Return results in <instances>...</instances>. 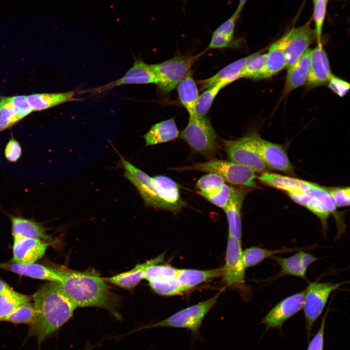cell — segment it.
I'll use <instances>...</instances> for the list:
<instances>
[{
    "mask_svg": "<svg viewBox=\"0 0 350 350\" xmlns=\"http://www.w3.org/2000/svg\"><path fill=\"white\" fill-rule=\"evenodd\" d=\"M32 299L35 314L28 335L35 337L40 344L67 322L76 308L56 282L41 286Z\"/></svg>",
    "mask_w": 350,
    "mask_h": 350,
    "instance_id": "6da1fadb",
    "label": "cell"
},
{
    "mask_svg": "<svg viewBox=\"0 0 350 350\" xmlns=\"http://www.w3.org/2000/svg\"><path fill=\"white\" fill-rule=\"evenodd\" d=\"M58 284L76 308L96 307L115 313L117 299L97 273L58 269Z\"/></svg>",
    "mask_w": 350,
    "mask_h": 350,
    "instance_id": "7a4b0ae2",
    "label": "cell"
},
{
    "mask_svg": "<svg viewBox=\"0 0 350 350\" xmlns=\"http://www.w3.org/2000/svg\"><path fill=\"white\" fill-rule=\"evenodd\" d=\"M223 290L210 298L178 311L167 318L153 324L144 325L132 332L146 329L159 327L185 329L191 332L192 343L196 339L201 340L199 330L209 312L216 304Z\"/></svg>",
    "mask_w": 350,
    "mask_h": 350,
    "instance_id": "3957f363",
    "label": "cell"
},
{
    "mask_svg": "<svg viewBox=\"0 0 350 350\" xmlns=\"http://www.w3.org/2000/svg\"><path fill=\"white\" fill-rule=\"evenodd\" d=\"M176 171L194 170L212 173L220 176L225 181L234 185L249 188L257 187L256 172L250 168L231 160L212 159L192 165L172 168Z\"/></svg>",
    "mask_w": 350,
    "mask_h": 350,
    "instance_id": "277c9868",
    "label": "cell"
},
{
    "mask_svg": "<svg viewBox=\"0 0 350 350\" xmlns=\"http://www.w3.org/2000/svg\"><path fill=\"white\" fill-rule=\"evenodd\" d=\"M180 137L194 151L207 158H213L218 151L219 143L216 133L206 116H190Z\"/></svg>",
    "mask_w": 350,
    "mask_h": 350,
    "instance_id": "5b68a950",
    "label": "cell"
},
{
    "mask_svg": "<svg viewBox=\"0 0 350 350\" xmlns=\"http://www.w3.org/2000/svg\"><path fill=\"white\" fill-rule=\"evenodd\" d=\"M205 52L194 55L177 54L165 61L150 65L157 77V84L160 91L165 94L172 91Z\"/></svg>",
    "mask_w": 350,
    "mask_h": 350,
    "instance_id": "8992f818",
    "label": "cell"
},
{
    "mask_svg": "<svg viewBox=\"0 0 350 350\" xmlns=\"http://www.w3.org/2000/svg\"><path fill=\"white\" fill-rule=\"evenodd\" d=\"M259 135L252 132L235 140H224L223 145L231 161L245 165L256 173H264L267 167L259 152L257 139Z\"/></svg>",
    "mask_w": 350,
    "mask_h": 350,
    "instance_id": "52a82bcc",
    "label": "cell"
},
{
    "mask_svg": "<svg viewBox=\"0 0 350 350\" xmlns=\"http://www.w3.org/2000/svg\"><path fill=\"white\" fill-rule=\"evenodd\" d=\"M242 253L241 240L228 235L222 277L227 286L237 291L245 298L248 299L250 290L245 281L246 269L243 263Z\"/></svg>",
    "mask_w": 350,
    "mask_h": 350,
    "instance_id": "ba28073f",
    "label": "cell"
},
{
    "mask_svg": "<svg viewBox=\"0 0 350 350\" xmlns=\"http://www.w3.org/2000/svg\"><path fill=\"white\" fill-rule=\"evenodd\" d=\"M342 283L314 282L306 289L303 307L308 335L315 321L321 314L331 294Z\"/></svg>",
    "mask_w": 350,
    "mask_h": 350,
    "instance_id": "9c48e42d",
    "label": "cell"
},
{
    "mask_svg": "<svg viewBox=\"0 0 350 350\" xmlns=\"http://www.w3.org/2000/svg\"><path fill=\"white\" fill-rule=\"evenodd\" d=\"M121 160L125 169L124 176L136 188L145 204L156 209L164 210V207L155 188L153 178L123 157Z\"/></svg>",
    "mask_w": 350,
    "mask_h": 350,
    "instance_id": "30bf717a",
    "label": "cell"
},
{
    "mask_svg": "<svg viewBox=\"0 0 350 350\" xmlns=\"http://www.w3.org/2000/svg\"><path fill=\"white\" fill-rule=\"evenodd\" d=\"M285 36L284 54L286 68L297 61L309 49L313 42L315 32L309 24L291 29Z\"/></svg>",
    "mask_w": 350,
    "mask_h": 350,
    "instance_id": "8fae6325",
    "label": "cell"
},
{
    "mask_svg": "<svg viewBox=\"0 0 350 350\" xmlns=\"http://www.w3.org/2000/svg\"><path fill=\"white\" fill-rule=\"evenodd\" d=\"M305 290L291 295L277 303L263 318L267 329L280 328L303 307Z\"/></svg>",
    "mask_w": 350,
    "mask_h": 350,
    "instance_id": "7c38bea8",
    "label": "cell"
},
{
    "mask_svg": "<svg viewBox=\"0 0 350 350\" xmlns=\"http://www.w3.org/2000/svg\"><path fill=\"white\" fill-rule=\"evenodd\" d=\"M259 154L267 168L290 175L294 174L293 167L283 147L262 139H257Z\"/></svg>",
    "mask_w": 350,
    "mask_h": 350,
    "instance_id": "4fadbf2b",
    "label": "cell"
},
{
    "mask_svg": "<svg viewBox=\"0 0 350 350\" xmlns=\"http://www.w3.org/2000/svg\"><path fill=\"white\" fill-rule=\"evenodd\" d=\"M50 243L41 239L14 238L12 262L34 263L44 255Z\"/></svg>",
    "mask_w": 350,
    "mask_h": 350,
    "instance_id": "5bb4252c",
    "label": "cell"
},
{
    "mask_svg": "<svg viewBox=\"0 0 350 350\" xmlns=\"http://www.w3.org/2000/svg\"><path fill=\"white\" fill-rule=\"evenodd\" d=\"M328 56L322 44L311 50L310 66L306 85L315 87L327 84L331 75Z\"/></svg>",
    "mask_w": 350,
    "mask_h": 350,
    "instance_id": "9a60e30c",
    "label": "cell"
},
{
    "mask_svg": "<svg viewBox=\"0 0 350 350\" xmlns=\"http://www.w3.org/2000/svg\"><path fill=\"white\" fill-rule=\"evenodd\" d=\"M0 269L33 279L59 282L60 273L58 269H52L38 263H20L10 261L0 262Z\"/></svg>",
    "mask_w": 350,
    "mask_h": 350,
    "instance_id": "2e32d148",
    "label": "cell"
},
{
    "mask_svg": "<svg viewBox=\"0 0 350 350\" xmlns=\"http://www.w3.org/2000/svg\"><path fill=\"white\" fill-rule=\"evenodd\" d=\"M155 188L162 202L164 210L176 213L184 206L177 184L170 178L165 175H157L153 178Z\"/></svg>",
    "mask_w": 350,
    "mask_h": 350,
    "instance_id": "e0dca14e",
    "label": "cell"
},
{
    "mask_svg": "<svg viewBox=\"0 0 350 350\" xmlns=\"http://www.w3.org/2000/svg\"><path fill=\"white\" fill-rule=\"evenodd\" d=\"M157 83V77L150 65L145 63L141 59H135L132 67L123 77L103 87L101 89H108L126 84Z\"/></svg>",
    "mask_w": 350,
    "mask_h": 350,
    "instance_id": "ac0fdd59",
    "label": "cell"
},
{
    "mask_svg": "<svg viewBox=\"0 0 350 350\" xmlns=\"http://www.w3.org/2000/svg\"><path fill=\"white\" fill-rule=\"evenodd\" d=\"M10 219L13 239H37L51 241L52 238L41 223L20 216H11Z\"/></svg>",
    "mask_w": 350,
    "mask_h": 350,
    "instance_id": "d6986e66",
    "label": "cell"
},
{
    "mask_svg": "<svg viewBox=\"0 0 350 350\" xmlns=\"http://www.w3.org/2000/svg\"><path fill=\"white\" fill-rule=\"evenodd\" d=\"M164 256L165 253H162L155 258L136 265L129 271L107 278L105 280L123 288H134L144 279L146 268L150 265L161 262Z\"/></svg>",
    "mask_w": 350,
    "mask_h": 350,
    "instance_id": "ffe728a7",
    "label": "cell"
},
{
    "mask_svg": "<svg viewBox=\"0 0 350 350\" xmlns=\"http://www.w3.org/2000/svg\"><path fill=\"white\" fill-rule=\"evenodd\" d=\"M311 50L309 49L297 61L288 68L284 95L306 84L310 70Z\"/></svg>",
    "mask_w": 350,
    "mask_h": 350,
    "instance_id": "44dd1931",
    "label": "cell"
},
{
    "mask_svg": "<svg viewBox=\"0 0 350 350\" xmlns=\"http://www.w3.org/2000/svg\"><path fill=\"white\" fill-rule=\"evenodd\" d=\"M245 194V190L236 189L223 209L228 219V235L239 240H241L242 234L241 209Z\"/></svg>",
    "mask_w": 350,
    "mask_h": 350,
    "instance_id": "7402d4cb",
    "label": "cell"
},
{
    "mask_svg": "<svg viewBox=\"0 0 350 350\" xmlns=\"http://www.w3.org/2000/svg\"><path fill=\"white\" fill-rule=\"evenodd\" d=\"M259 180L268 186L286 192H307L310 183L307 181L275 173L265 172L258 177Z\"/></svg>",
    "mask_w": 350,
    "mask_h": 350,
    "instance_id": "603a6c76",
    "label": "cell"
},
{
    "mask_svg": "<svg viewBox=\"0 0 350 350\" xmlns=\"http://www.w3.org/2000/svg\"><path fill=\"white\" fill-rule=\"evenodd\" d=\"M251 54L239 59L225 67L215 75L198 81L201 89L209 88L219 83L226 86L240 78L241 71Z\"/></svg>",
    "mask_w": 350,
    "mask_h": 350,
    "instance_id": "cb8c5ba5",
    "label": "cell"
},
{
    "mask_svg": "<svg viewBox=\"0 0 350 350\" xmlns=\"http://www.w3.org/2000/svg\"><path fill=\"white\" fill-rule=\"evenodd\" d=\"M179 137L174 118L161 121L153 125L144 135L146 145L150 146L168 142Z\"/></svg>",
    "mask_w": 350,
    "mask_h": 350,
    "instance_id": "d4e9b609",
    "label": "cell"
},
{
    "mask_svg": "<svg viewBox=\"0 0 350 350\" xmlns=\"http://www.w3.org/2000/svg\"><path fill=\"white\" fill-rule=\"evenodd\" d=\"M73 91L52 93H35L27 96L28 102L33 110L48 109L60 104L76 100Z\"/></svg>",
    "mask_w": 350,
    "mask_h": 350,
    "instance_id": "484cf974",
    "label": "cell"
},
{
    "mask_svg": "<svg viewBox=\"0 0 350 350\" xmlns=\"http://www.w3.org/2000/svg\"><path fill=\"white\" fill-rule=\"evenodd\" d=\"M223 267L206 270L178 269L177 279L186 291L209 280L222 276Z\"/></svg>",
    "mask_w": 350,
    "mask_h": 350,
    "instance_id": "4316f807",
    "label": "cell"
},
{
    "mask_svg": "<svg viewBox=\"0 0 350 350\" xmlns=\"http://www.w3.org/2000/svg\"><path fill=\"white\" fill-rule=\"evenodd\" d=\"M177 89L180 103L187 110L190 116L194 115L199 91L191 70L178 84Z\"/></svg>",
    "mask_w": 350,
    "mask_h": 350,
    "instance_id": "83f0119b",
    "label": "cell"
},
{
    "mask_svg": "<svg viewBox=\"0 0 350 350\" xmlns=\"http://www.w3.org/2000/svg\"><path fill=\"white\" fill-rule=\"evenodd\" d=\"M285 40V36L283 35L269 48L267 53L264 78L271 77L286 68Z\"/></svg>",
    "mask_w": 350,
    "mask_h": 350,
    "instance_id": "f1b7e54d",
    "label": "cell"
},
{
    "mask_svg": "<svg viewBox=\"0 0 350 350\" xmlns=\"http://www.w3.org/2000/svg\"><path fill=\"white\" fill-rule=\"evenodd\" d=\"M238 16L235 14L221 24L213 32L207 50L213 49H223L231 45L235 23Z\"/></svg>",
    "mask_w": 350,
    "mask_h": 350,
    "instance_id": "f546056e",
    "label": "cell"
},
{
    "mask_svg": "<svg viewBox=\"0 0 350 350\" xmlns=\"http://www.w3.org/2000/svg\"><path fill=\"white\" fill-rule=\"evenodd\" d=\"M280 267L281 271L278 276L292 275L303 279L306 278V271L301 261V251L288 258H282L275 255L271 257Z\"/></svg>",
    "mask_w": 350,
    "mask_h": 350,
    "instance_id": "4dcf8cb0",
    "label": "cell"
},
{
    "mask_svg": "<svg viewBox=\"0 0 350 350\" xmlns=\"http://www.w3.org/2000/svg\"><path fill=\"white\" fill-rule=\"evenodd\" d=\"M262 52L259 51L251 54L241 71L240 78L255 80L264 78L267 53L262 54Z\"/></svg>",
    "mask_w": 350,
    "mask_h": 350,
    "instance_id": "1f68e13d",
    "label": "cell"
},
{
    "mask_svg": "<svg viewBox=\"0 0 350 350\" xmlns=\"http://www.w3.org/2000/svg\"><path fill=\"white\" fill-rule=\"evenodd\" d=\"M295 249L280 248L276 250L264 249L257 246H252L243 251L242 258L245 269L255 266L264 260L271 258L277 254L292 251Z\"/></svg>",
    "mask_w": 350,
    "mask_h": 350,
    "instance_id": "d6a6232c",
    "label": "cell"
},
{
    "mask_svg": "<svg viewBox=\"0 0 350 350\" xmlns=\"http://www.w3.org/2000/svg\"><path fill=\"white\" fill-rule=\"evenodd\" d=\"M32 299V297L18 293L13 290L0 293V321H2L19 305Z\"/></svg>",
    "mask_w": 350,
    "mask_h": 350,
    "instance_id": "836d02e7",
    "label": "cell"
},
{
    "mask_svg": "<svg viewBox=\"0 0 350 350\" xmlns=\"http://www.w3.org/2000/svg\"><path fill=\"white\" fill-rule=\"evenodd\" d=\"M35 314V311L34 304L29 301L19 305L2 321L14 324L31 325L34 320Z\"/></svg>",
    "mask_w": 350,
    "mask_h": 350,
    "instance_id": "e575fe53",
    "label": "cell"
},
{
    "mask_svg": "<svg viewBox=\"0 0 350 350\" xmlns=\"http://www.w3.org/2000/svg\"><path fill=\"white\" fill-rule=\"evenodd\" d=\"M156 293L162 296H171L186 291L177 278L148 281Z\"/></svg>",
    "mask_w": 350,
    "mask_h": 350,
    "instance_id": "d590c367",
    "label": "cell"
},
{
    "mask_svg": "<svg viewBox=\"0 0 350 350\" xmlns=\"http://www.w3.org/2000/svg\"><path fill=\"white\" fill-rule=\"evenodd\" d=\"M226 85L222 83L207 88L197 99L194 114L199 116H205L210 109L212 104L220 90Z\"/></svg>",
    "mask_w": 350,
    "mask_h": 350,
    "instance_id": "8d00e7d4",
    "label": "cell"
},
{
    "mask_svg": "<svg viewBox=\"0 0 350 350\" xmlns=\"http://www.w3.org/2000/svg\"><path fill=\"white\" fill-rule=\"evenodd\" d=\"M225 182L220 176L209 173L199 178L196 183V187L199 190L200 195L204 196L218 191Z\"/></svg>",
    "mask_w": 350,
    "mask_h": 350,
    "instance_id": "74e56055",
    "label": "cell"
},
{
    "mask_svg": "<svg viewBox=\"0 0 350 350\" xmlns=\"http://www.w3.org/2000/svg\"><path fill=\"white\" fill-rule=\"evenodd\" d=\"M18 122L10 97L0 96V133Z\"/></svg>",
    "mask_w": 350,
    "mask_h": 350,
    "instance_id": "f35d334b",
    "label": "cell"
},
{
    "mask_svg": "<svg viewBox=\"0 0 350 350\" xmlns=\"http://www.w3.org/2000/svg\"><path fill=\"white\" fill-rule=\"evenodd\" d=\"M178 269L167 265L155 264L146 269L145 278L148 281L176 278Z\"/></svg>",
    "mask_w": 350,
    "mask_h": 350,
    "instance_id": "ab89813d",
    "label": "cell"
},
{
    "mask_svg": "<svg viewBox=\"0 0 350 350\" xmlns=\"http://www.w3.org/2000/svg\"><path fill=\"white\" fill-rule=\"evenodd\" d=\"M307 193L319 201L330 213L335 210V202L326 188L311 182Z\"/></svg>",
    "mask_w": 350,
    "mask_h": 350,
    "instance_id": "60d3db41",
    "label": "cell"
},
{
    "mask_svg": "<svg viewBox=\"0 0 350 350\" xmlns=\"http://www.w3.org/2000/svg\"><path fill=\"white\" fill-rule=\"evenodd\" d=\"M235 190V188L224 183L216 192L203 197L216 206L223 210L226 207Z\"/></svg>",
    "mask_w": 350,
    "mask_h": 350,
    "instance_id": "b9f144b4",
    "label": "cell"
},
{
    "mask_svg": "<svg viewBox=\"0 0 350 350\" xmlns=\"http://www.w3.org/2000/svg\"><path fill=\"white\" fill-rule=\"evenodd\" d=\"M9 97L18 122L34 111L28 102L27 96L16 95Z\"/></svg>",
    "mask_w": 350,
    "mask_h": 350,
    "instance_id": "7bdbcfd3",
    "label": "cell"
},
{
    "mask_svg": "<svg viewBox=\"0 0 350 350\" xmlns=\"http://www.w3.org/2000/svg\"><path fill=\"white\" fill-rule=\"evenodd\" d=\"M328 0H315L314 17L315 25V35L317 45H321V35Z\"/></svg>",
    "mask_w": 350,
    "mask_h": 350,
    "instance_id": "ee69618b",
    "label": "cell"
},
{
    "mask_svg": "<svg viewBox=\"0 0 350 350\" xmlns=\"http://www.w3.org/2000/svg\"><path fill=\"white\" fill-rule=\"evenodd\" d=\"M338 207L350 205V190L348 187H332L326 188Z\"/></svg>",
    "mask_w": 350,
    "mask_h": 350,
    "instance_id": "f6af8a7d",
    "label": "cell"
},
{
    "mask_svg": "<svg viewBox=\"0 0 350 350\" xmlns=\"http://www.w3.org/2000/svg\"><path fill=\"white\" fill-rule=\"evenodd\" d=\"M4 154L6 160L12 163L17 162L21 156V146L12 134L5 147Z\"/></svg>",
    "mask_w": 350,
    "mask_h": 350,
    "instance_id": "bcb514c9",
    "label": "cell"
},
{
    "mask_svg": "<svg viewBox=\"0 0 350 350\" xmlns=\"http://www.w3.org/2000/svg\"><path fill=\"white\" fill-rule=\"evenodd\" d=\"M305 207L318 217L325 229L327 219L331 213L319 201L313 197Z\"/></svg>",
    "mask_w": 350,
    "mask_h": 350,
    "instance_id": "7dc6e473",
    "label": "cell"
},
{
    "mask_svg": "<svg viewBox=\"0 0 350 350\" xmlns=\"http://www.w3.org/2000/svg\"><path fill=\"white\" fill-rule=\"evenodd\" d=\"M330 89L340 97H344L350 89V84L347 81L332 74L328 82Z\"/></svg>",
    "mask_w": 350,
    "mask_h": 350,
    "instance_id": "c3c4849f",
    "label": "cell"
},
{
    "mask_svg": "<svg viewBox=\"0 0 350 350\" xmlns=\"http://www.w3.org/2000/svg\"><path fill=\"white\" fill-rule=\"evenodd\" d=\"M327 313L322 318L320 327L311 340L307 350H324L325 325Z\"/></svg>",
    "mask_w": 350,
    "mask_h": 350,
    "instance_id": "681fc988",
    "label": "cell"
},
{
    "mask_svg": "<svg viewBox=\"0 0 350 350\" xmlns=\"http://www.w3.org/2000/svg\"><path fill=\"white\" fill-rule=\"evenodd\" d=\"M288 195L296 203L305 207L312 199L311 196L306 192H287Z\"/></svg>",
    "mask_w": 350,
    "mask_h": 350,
    "instance_id": "f907efd6",
    "label": "cell"
},
{
    "mask_svg": "<svg viewBox=\"0 0 350 350\" xmlns=\"http://www.w3.org/2000/svg\"><path fill=\"white\" fill-rule=\"evenodd\" d=\"M301 253L303 266L304 269L307 271L308 267L314 262L317 260V258L308 253L301 251Z\"/></svg>",
    "mask_w": 350,
    "mask_h": 350,
    "instance_id": "816d5d0a",
    "label": "cell"
},
{
    "mask_svg": "<svg viewBox=\"0 0 350 350\" xmlns=\"http://www.w3.org/2000/svg\"><path fill=\"white\" fill-rule=\"evenodd\" d=\"M12 290L13 289L7 283L0 279V293L8 292Z\"/></svg>",
    "mask_w": 350,
    "mask_h": 350,
    "instance_id": "f5cc1de1",
    "label": "cell"
},
{
    "mask_svg": "<svg viewBox=\"0 0 350 350\" xmlns=\"http://www.w3.org/2000/svg\"><path fill=\"white\" fill-rule=\"evenodd\" d=\"M247 0H239V5L237 7V10L234 12V13L238 17L239 16L240 13Z\"/></svg>",
    "mask_w": 350,
    "mask_h": 350,
    "instance_id": "db71d44e",
    "label": "cell"
},
{
    "mask_svg": "<svg viewBox=\"0 0 350 350\" xmlns=\"http://www.w3.org/2000/svg\"><path fill=\"white\" fill-rule=\"evenodd\" d=\"M91 350V346H87L86 348V349L85 350Z\"/></svg>",
    "mask_w": 350,
    "mask_h": 350,
    "instance_id": "11a10c76",
    "label": "cell"
},
{
    "mask_svg": "<svg viewBox=\"0 0 350 350\" xmlns=\"http://www.w3.org/2000/svg\"><path fill=\"white\" fill-rule=\"evenodd\" d=\"M315 0H314V1H315Z\"/></svg>",
    "mask_w": 350,
    "mask_h": 350,
    "instance_id": "9f6ffc18",
    "label": "cell"
}]
</instances>
